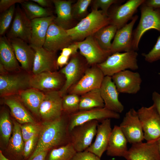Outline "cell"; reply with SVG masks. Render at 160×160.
Returning <instances> with one entry per match:
<instances>
[{
  "label": "cell",
  "instance_id": "1",
  "mask_svg": "<svg viewBox=\"0 0 160 160\" xmlns=\"http://www.w3.org/2000/svg\"><path fill=\"white\" fill-rule=\"evenodd\" d=\"M37 146L30 160L39 153L70 143L69 116H63L54 120L46 121L41 126Z\"/></svg>",
  "mask_w": 160,
  "mask_h": 160
},
{
  "label": "cell",
  "instance_id": "2",
  "mask_svg": "<svg viewBox=\"0 0 160 160\" xmlns=\"http://www.w3.org/2000/svg\"><path fill=\"white\" fill-rule=\"evenodd\" d=\"M109 24L108 16L101 10L92 9L76 25L66 31L73 41L80 40L93 35L100 28Z\"/></svg>",
  "mask_w": 160,
  "mask_h": 160
},
{
  "label": "cell",
  "instance_id": "3",
  "mask_svg": "<svg viewBox=\"0 0 160 160\" xmlns=\"http://www.w3.org/2000/svg\"><path fill=\"white\" fill-rule=\"evenodd\" d=\"M138 55L136 51H135L117 52L111 54L104 61L97 65L105 76L111 77L116 73L127 69H138Z\"/></svg>",
  "mask_w": 160,
  "mask_h": 160
},
{
  "label": "cell",
  "instance_id": "4",
  "mask_svg": "<svg viewBox=\"0 0 160 160\" xmlns=\"http://www.w3.org/2000/svg\"><path fill=\"white\" fill-rule=\"evenodd\" d=\"M141 6L140 20L133 32L132 49L135 51L138 50L140 39L146 31L153 29L160 32V9L148 6L144 3Z\"/></svg>",
  "mask_w": 160,
  "mask_h": 160
},
{
  "label": "cell",
  "instance_id": "5",
  "mask_svg": "<svg viewBox=\"0 0 160 160\" xmlns=\"http://www.w3.org/2000/svg\"><path fill=\"white\" fill-rule=\"evenodd\" d=\"M147 142L156 141L160 137V117L154 105L143 106L137 111Z\"/></svg>",
  "mask_w": 160,
  "mask_h": 160
},
{
  "label": "cell",
  "instance_id": "6",
  "mask_svg": "<svg viewBox=\"0 0 160 160\" xmlns=\"http://www.w3.org/2000/svg\"><path fill=\"white\" fill-rule=\"evenodd\" d=\"M99 121L95 120L76 126L70 132V143L76 152L86 150L96 136Z\"/></svg>",
  "mask_w": 160,
  "mask_h": 160
},
{
  "label": "cell",
  "instance_id": "7",
  "mask_svg": "<svg viewBox=\"0 0 160 160\" xmlns=\"http://www.w3.org/2000/svg\"><path fill=\"white\" fill-rule=\"evenodd\" d=\"M88 65L86 60H84L78 53L71 56L68 64L60 71L65 79L64 86L59 91L63 97L69 89L82 77L89 67Z\"/></svg>",
  "mask_w": 160,
  "mask_h": 160
},
{
  "label": "cell",
  "instance_id": "8",
  "mask_svg": "<svg viewBox=\"0 0 160 160\" xmlns=\"http://www.w3.org/2000/svg\"><path fill=\"white\" fill-rule=\"evenodd\" d=\"M120 117L119 113L105 107L79 111L69 115V130L70 132L75 127L89 121L96 120L101 122L107 119H118Z\"/></svg>",
  "mask_w": 160,
  "mask_h": 160
},
{
  "label": "cell",
  "instance_id": "9",
  "mask_svg": "<svg viewBox=\"0 0 160 160\" xmlns=\"http://www.w3.org/2000/svg\"><path fill=\"white\" fill-rule=\"evenodd\" d=\"M104 77L97 65L91 66L86 69L82 77L69 89L67 92L80 96L91 90L100 88Z\"/></svg>",
  "mask_w": 160,
  "mask_h": 160
},
{
  "label": "cell",
  "instance_id": "10",
  "mask_svg": "<svg viewBox=\"0 0 160 160\" xmlns=\"http://www.w3.org/2000/svg\"><path fill=\"white\" fill-rule=\"evenodd\" d=\"M65 81L60 72L44 71L30 76L29 84L30 87L39 90L60 91Z\"/></svg>",
  "mask_w": 160,
  "mask_h": 160
},
{
  "label": "cell",
  "instance_id": "11",
  "mask_svg": "<svg viewBox=\"0 0 160 160\" xmlns=\"http://www.w3.org/2000/svg\"><path fill=\"white\" fill-rule=\"evenodd\" d=\"M80 54L89 65H96L100 63L111 55L109 52L103 49L93 35L89 36L82 41H76Z\"/></svg>",
  "mask_w": 160,
  "mask_h": 160
},
{
  "label": "cell",
  "instance_id": "12",
  "mask_svg": "<svg viewBox=\"0 0 160 160\" xmlns=\"http://www.w3.org/2000/svg\"><path fill=\"white\" fill-rule=\"evenodd\" d=\"M128 142L132 144L144 139L142 127L137 111L131 108L125 114L119 126Z\"/></svg>",
  "mask_w": 160,
  "mask_h": 160
},
{
  "label": "cell",
  "instance_id": "13",
  "mask_svg": "<svg viewBox=\"0 0 160 160\" xmlns=\"http://www.w3.org/2000/svg\"><path fill=\"white\" fill-rule=\"evenodd\" d=\"M145 0H129L122 5H116L108 13L110 24L116 26L118 30L122 28L134 17L138 8Z\"/></svg>",
  "mask_w": 160,
  "mask_h": 160
},
{
  "label": "cell",
  "instance_id": "14",
  "mask_svg": "<svg viewBox=\"0 0 160 160\" xmlns=\"http://www.w3.org/2000/svg\"><path fill=\"white\" fill-rule=\"evenodd\" d=\"M40 105L39 115L46 121L57 119L63 114V97L59 91H49L44 94Z\"/></svg>",
  "mask_w": 160,
  "mask_h": 160
},
{
  "label": "cell",
  "instance_id": "15",
  "mask_svg": "<svg viewBox=\"0 0 160 160\" xmlns=\"http://www.w3.org/2000/svg\"><path fill=\"white\" fill-rule=\"evenodd\" d=\"M111 78L119 93L135 94L140 89L142 79L137 72L127 70L115 74Z\"/></svg>",
  "mask_w": 160,
  "mask_h": 160
},
{
  "label": "cell",
  "instance_id": "16",
  "mask_svg": "<svg viewBox=\"0 0 160 160\" xmlns=\"http://www.w3.org/2000/svg\"><path fill=\"white\" fill-rule=\"evenodd\" d=\"M73 41L66 30L53 22L49 27L43 47L49 51L56 52L68 47Z\"/></svg>",
  "mask_w": 160,
  "mask_h": 160
},
{
  "label": "cell",
  "instance_id": "17",
  "mask_svg": "<svg viewBox=\"0 0 160 160\" xmlns=\"http://www.w3.org/2000/svg\"><path fill=\"white\" fill-rule=\"evenodd\" d=\"M31 34V20L27 17L22 9L18 5L12 25L7 34L8 39H20L29 44Z\"/></svg>",
  "mask_w": 160,
  "mask_h": 160
},
{
  "label": "cell",
  "instance_id": "18",
  "mask_svg": "<svg viewBox=\"0 0 160 160\" xmlns=\"http://www.w3.org/2000/svg\"><path fill=\"white\" fill-rule=\"evenodd\" d=\"M30 76L1 73L0 76V95L9 96L30 87Z\"/></svg>",
  "mask_w": 160,
  "mask_h": 160
},
{
  "label": "cell",
  "instance_id": "19",
  "mask_svg": "<svg viewBox=\"0 0 160 160\" xmlns=\"http://www.w3.org/2000/svg\"><path fill=\"white\" fill-rule=\"evenodd\" d=\"M100 89L104 107L119 113H121L124 110V106L119 100V92L111 77L105 76Z\"/></svg>",
  "mask_w": 160,
  "mask_h": 160
},
{
  "label": "cell",
  "instance_id": "20",
  "mask_svg": "<svg viewBox=\"0 0 160 160\" xmlns=\"http://www.w3.org/2000/svg\"><path fill=\"white\" fill-rule=\"evenodd\" d=\"M138 18L134 16L131 22L117 30L112 43L110 52L111 54L117 52L133 51L132 49L133 28Z\"/></svg>",
  "mask_w": 160,
  "mask_h": 160
},
{
  "label": "cell",
  "instance_id": "21",
  "mask_svg": "<svg viewBox=\"0 0 160 160\" xmlns=\"http://www.w3.org/2000/svg\"><path fill=\"white\" fill-rule=\"evenodd\" d=\"M124 158L127 160H160L156 141L132 144Z\"/></svg>",
  "mask_w": 160,
  "mask_h": 160
},
{
  "label": "cell",
  "instance_id": "22",
  "mask_svg": "<svg viewBox=\"0 0 160 160\" xmlns=\"http://www.w3.org/2000/svg\"><path fill=\"white\" fill-rule=\"evenodd\" d=\"M8 39L22 68L27 72L32 71L35 55L33 48L30 44L20 39Z\"/></svg>",
  "mask_w": 160,
  "mask_h": 160
},
{
  "label": "cell",
  "instance_id": "23",
  "mask_svg": "<svg viewBox=\"0 0 160 160\" xmlns=\"http://www.w3.org/2000/svg\"><path fill=\"white\" fill-rule=\"evenodd\" d=\"M33 48L35 51L32 71L33 75L44 71H56L58 67L56 52L49 51L43 47Z\"/></svg>",
  "mask_w": 160,
  "mask_h": 160
},
{
  "label": "cell",
  "instance_id": "24",
  "mask_svg": "<svg viewBox=\"0 0 160 160\" xmlns=\"http://www.w3.org/2000/svg\"><path fill=\"white\" fill-rule=\"evenodd\" d=\"M97 127L94 142L86 150L94 153L101 158L106 151L112 129L110 119L102 121Z\"/></svg>",
  "mask_w": 160,
  "mask_h": 160
},
{
  "label": "cell",
  "instance_id": "25",
  "mask_svg": "<svg viewBox=\"0 0 160 160\" xmlns=\"http://www.w3.org/2000/svg\"><path fill=\"white\" fill-rule=\"evenodd\" d=\"M55 18V16L52 15L31 20V34L29 44L32 47H43L49 27L53 22Z\"/></svg>",
  "mask_w": 160,
  "mask_h": 160
},
{
  "label": "cell",
  "instance_id": "26",
  "mask_svg": "<svg viewBox=\"0 0 160 160\" xmlns=\"http://www.w3.org/2000/svg\"><path fill=\"white\" fill-rule=\"evenodd\" d=\"M127 138L119 126L115 125L111 132L106 149L109 156L125 157L128 152Z\"/></svg>",
  "mask_w": 160,
  "mask_h": 160
},
{
  "label": "cell",
  "instance_id": "27",
  "mask_svg": "<svg viewBox=\"0 0 160 160\" xmlns=\"http://www.w3.org/2000/svg\"><path fill=\"white\" fill-rule=\"evenodd\" d=\"M0 64L6 70L15 71L20 69L14 50L5 36L0 38Z\"/></svg>",
  "mask_w": 160,
  "mask_h": 160
},
{
  "label": "cell",
  "instance_id": "28",
  "mask_svg": "<svg viewBox=\"0 0 160 160\" xmlns=\"http://www.w3.org/2000/svg\"><path fill=\"white\" fill-rule=\"evenodd\" d=\"M57 17L53 22L65 30L69 29L73 17L72 14V1L71 0H53Z\"/></svg>",
  "mask_w": 160,
  "mask_h": 160
},
{
  "label": "cell",
  "instance_id": "29",
  "mask_svg": "<svg viewBox=\"0 0 160 160\" xmlns=\"http://www.w3.org/2000/svg\"><path fill=\"white\" fill-rule=\"evenodd\" d=\"M18 94L25 105L33 113L39 115V108L45 94L32 88L22 90Z\"/></svg>",
  "mask_w": 160,
  "mask_h": 160
},
{
  "label": "cell",
  "instance_id": "30",
  "mask_svg": "<svg viewBox=\"0 0 160 160\" xmlns=\"http://www.w3.org/2000/svg\"><path fill=\"white\" fill-rule=\"evenodd\" d=\"M4 103L9 108L12 115L18 123H36L32 117L17 99L7 97L5 99Z\"/></svg>",
  "mask_w": 160,
  "mask_h": 160
},
{
  "label": "cell",
  "instance_id": "31",
  "mask_svg": "<svg viewBox=\"0 0 160 160\" xmlns=\"http://www.w3.org/2000/svg\"><path fill=\"white\" fill-rule=\"evenodd\" d=\"M100 88L96 89L80 96L79 111L104 107Z\"/></svg>",
  "mask_w": 160,
  "mask_h": 160
},
{
  "label": "cell",
  "instance_id": "32",
  "mask_svg": "<svg viewBox=\"0 0 160 160\" xmlns=\"http://www.w3.org/2000/svg\"><path fill=\"white\" fill-rule=\"evenodd\" d=\"M117 30L116 26L110 24L100 28L93 36L103 49L111 53V41Z\"/></svg>",
  "mask_w": 160,
  "mask_h": 160
},
{
  "label": "cell",
  "instance_id": "33",
  "mask_svg": "<svg viewBox=\"0 0 160 160\" xmlns=\"http://www.w3.org/2000/svg\"><path fill=\"white\" fill-rule=\"evenodd\" d=\"M20 4L26 16L31 20L52 15L50 11L33 2L25 0Z\"/></svg>",
  "mask_w": 160,
  "mask_h": 160
},
{
  "label": "cell",
  "instance_id": "34",
  "mask_svg": "<svg viewBox=\"0 0 160 160\" xmlns=\"http://www.w3.org/2000/svg\"><path fill=\"white\" fill-rule=\"evenodd\" d=\"M76 152L71 143H69L53 148L47 160H71Z\"/></svg>",
  "mask_w": 160,
  "mask_h": 160
},
{
  "label": "cell",
  "instance_id": "35",
  "mask_svg": "<svg viewBox=\"0 0 160 160\" xmlns=\"http://www.w3.org/2000/svg\"><path fill=\"white\" fill-rule=\"evenodd\" d=\"M21 133L20 126L19 123L14 121L12 133L9 140V146L14 152L19 153L23 151L24 144Z\"/></svg>",
  "mask_w": 160,
  "mask_h": 160
},
{
  "label": "cell",
  "instance_id": "36",
  "mask_svg": "<svg viewBox=\"0 0 160 160\" xmlns=\"http://www.w3.org/2000/svg\"><path fill=\"white\" fill-rule=\"evenodd\" d=\"M80 96L74 94L65 95L62 98V106L63 112L68 115L79 111Z\"/></svg>",
  "mask_w": 160,
  "mask_h": 160
},
{
  "label": "cell",
  "instance_id": "37",
  "mask_svg": "<svg viewBox=\"0 0 160 160\" xmlns=\"http://www.w3.org/2000/svg\"><path fill=\"white\" fill-rule=\"evenodd\" d=\"M12 130L9 113L3 112L0 117V131L1 137L6 143L9 141Z\"/></svg>",
  "mask_w": 160,
  "mask_h": 160
},
{
  "label": "cell",
  "instance_id": "38",
  "mask_svg": "<svg viewBox=\"0 0 160 160\" xmlns=\"http://www.w3.org/2000/svg\"><path fill=\"white\" fill-rule=\"evenodd\" d=\"M91 0H78L72 6L73 18L81 20L87 14V9L92 3Z\"/></svg>",
  "mask_w": 160,
  "mask_h": 160
},
{
  "label": "cell",
  "instance_id": "39",
  "mask_svg": "<svg viewBox=\"0 0 160 160\" xmlns=\"http://www.w3.org/2000/svg\"><path fill=\"white\" fill-rule=\"evenodd\" d=\"M15 9V4L2 14L0 19V35H3L9 27Z\"/></svg>",
  "mask_w": 160,
  "mask_h": 160
},
{
  "label": "cell",
  "instance_id": "40",
  "mask_svg": "<svg viewBox=\"0 0 160 160\" xmlns=\"http://www.w3.org/2000/svg\"><path fill=\"white\" fill-rule=\"evenodd\" d=\"M20 127L24 142L35 136L39 135L41 128V126L36 123H26Z\"/></svg>",
  "mask_w": 160,
  "mask_h": 160
},
{
  "label": "cell",
  "instance_id": "41",
  "mask_svg": "<svg viewBox=\"0 0 160 160\" xmlns=\"http://www.w3.org/2000/svg\"><path fill=\"white\" fill-rule=\"evenodd\" d=\"M142 55L145 60L149 63H152L160 60V36L158 37L152 49L148 53H143Z\"/></svg>",
  "mask_w": 160,
  "mask_h": 160
},
{
  "label": "cell",
  "instance_id": "42",
  "mask_svg": "<svg viewBox=\"0 0 160 160\" xmlns=\"http://www.w3.org/2000/svg\"><path fill=\"white\" fill-rule=\"evenodd\" d=\"M123 0H95L92 2V9H98V8L101 9L103 13L108 16V9L113 4H116L123 2Z\"/></svg>",
  "mask_w": 160,
  "mask_h": 160
},
{
  "label": "cell",
  "instance_id": "43",
  "mask_svg": "<svg viewBox=\"0 0 160 160\" xmlns=\"http://www.w3.org/2000/svg\"><path fill=\"white\" fill-rule=\"evenodd\" d=\"M71 160H101L100 158L94 153L85 150L76 152Z\"/></svg>",
  "mask_w": 160,
  "mask_h": 160
},
{
  "label": "cell",
  "instance_id": "44",
  "mask_svg": "<svg viewBox=\"0 0 160 160\" xmlns=\"http://www.w3.org/2000/svg\"><path fill=\"white\" fill-rule=\"evenodd\" d=\"M39 135L35 136L25 142L23 150V154L25 157H27L31 154Z\"/></svg>",
  "mask_w": 160,
  "mask_h": 160
},
{
  "label": "cell",
  "instance_id": "45",
  "mask_svg": "<svg viewBox=\"0 0 160 160\" xmlns=\"http://www.w3.org/2000/svg\"><path fill=\"white\" fill-rule=\"evenodd\" d=\"M25 1L24 0H0V12H3L12 6L15 5L16 3L21 4Z\"/></svg>",
  "mask_w": 160,
  "mask_h": 160
},
{
  "label": "cell",
  "instance_id": "46",
  "mask_svg": "<svg viewBox=\"0 0 160 160\" xmlns=\"http://www.w3.org/2000/svg\"><path fill=\"white\" fill-rule=\"evenodd\" d=\"M153 104L155 106L160 117V93L156 91L153 92L152 95Z\"/></svg>",
  "mask_w": 160,
  "mask_h": 160
},
{
  "label": "cell",
  "instance_id": "47",
  "mask_svg": "<svg viewBox=\"0 0 160 160\" xmlns=\"http://www.w3.org/2000/svg\"><path fill=\"white\" fill-rule=\"evenodd\" d=\"M69 57L60 55L57 59L56 63L58 67H62L66 65L68 62Z\"/></svg>",
  "mask_w": 160,
  "mask_h": 160
},
{
  "label": "cell",
  "instance_id": "48",
  "mask_svg": "<svg viewBox=\"0 0 160 160\" xmlns=\"http://www.w3.org/2000/svg\"><path fill=\"white\" fill-rule=\"evenodd\" d=\"M144 3L147 6L155 9H160V0H145Z\"/></svg>",
  "mask_w": 160,
  "mask_h": 160
},
{
  "label": "cell",
  "instance_id": "49",
  "mask_svg": "<svg viewBox=\"0 0 160 160\" xmlns=\"http://www.w3.org/2000/svg\"><path fill=\"white\" fill-rule=\"evenodd\" d=\"M48 151H43L37 154L30 160H45Z\"/></svg>",
  "mask_w": 160,
  "mask_h": 160
},
{
  "label": "cell",
  "instance_id": "50",
  "mask_svg": "<svg viewBox=\"0 0 160 160\" xmlns=\"http://www.w3.org/2000/svg\"><path fill=\"white\" fill-rule=\"evenodd\" d=\"M31 1L38 4L43 7H49L50 5L51 1H52L48 0H32Z\"/></svg>",
  "mask_w": 160,
  "mask_h": 160
},
{
  "label": "cell",
  "instance_id": "51",
  "mask_svg": "<svg viewBox=\"0 0 160 160\" xmlns=\"http://www.w3.org/2000/svg\"><path fill=\"white\" fill-rule=\"evenodd\" d=\"M0 160H9L3 155L1 150L0 151Z\"/></svg>",
  "mask_w": 160,
  "mask_h": 160
},
{
  "label": "cell",
  "instance_id": "52",
  "mask_svg": "<svg viewBox=\"0 0 160 160\" xmlns=\"http://www.w3.org/2000/svg\"><path fill=\"white\" fill-rule=\"evenodd\" d=\"M160 156V137L156 141Z\"/></svg>",
  "mask_w": 160,
  "mask_h": 160
},
{
  "label": "cell",
  "instance_id": "53",
  "mask_svg": "<svg viewBox=\"0 0 160 160\" xmlns=\"http://www.w3.org/2000/svg\"><path fill=\"white\" fill-rule=\"evenodd\" d=\"M115 160L112 159H110V160Z\"/></svg>",
  "mask_w": 160,
  "mask_h": 160
}]
</instances>
